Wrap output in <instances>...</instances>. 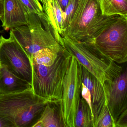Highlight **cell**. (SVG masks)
I'll list each match as a JSON object with an SVG mask.
<instances>
[{
  "mask_svg": "<svg viewBox=\"0 0 127 127\" xmlns=\"http://www.w3.org/2000/svg\"><path fill=\"white\" fill-rule=\"evenodd\" d=\"M63 40L70 55L102 84L113 81L122 73V66L106 56L92 40L80 41L68 37Z\"/></svg>",
  "mask_w": 127,
  "mask_h": 127,
  "instance_id": "cell-1",
  "label": "cell"
},
{
  "mask_svg": "<svg viewBox=\"0 0 127 127\" xmlns=\"http://www.w3.org/2000/svg\"><path fill=\"white\" fill-rule=\"evenodd\" d=\"M71 55L65 49L58 54L53 65L46 66L32 63L33 93L48 102L59 104L63 82Z\"/></svg>",
  "mask_w": 127,
  "mask_h": 127,
  "instance_id": "cell-2",
  "label": "cell"
},
{
  "mask_svg": "<svg viewBox=\"0 0 127 127\" xmlns=\"http://www.w3.org/2000/svg\"><path fill=\"white\" fill-rule=\"evenodd\" d=\"M47 102L35 95L32 89L0 94V116L11 122L15 127H32Z\"/></svg>",
  "mask_w": 127,
  "mask_h": 127,
  "instance_id": "cell-3",
  "label": "cell"
},
{
  "mask_svg": "<svg viewBox=\"0 0 127 127\" xmlns=\"http://www.w3.org/2000/svg\"><path fill=\"white\" fill-rule=\"evenodd\" d=\"M30 59L38 50L49 48L58 53L65 48L56 41L46 20L36 14L29 13L28 24L10 30Z\"/></svg>",
  "mask_w": 127,
  "mask_h": 127,
  "instance_id": "cell-4",
  "label": "cell"
},
{
  "mask_svg": "<svg viewBox=\"0 0 127 127\" xmlns=\"http://www.w3.org/2000/svg\"><path fill=\"white\" fill-rule=\"evenodd\" d=\"M90 40L113 61L118 64L125 63L127 61V17L119 16L95 38Z\"/></svg>",
  "mask_w": 127,
  "mask_h": 127,
  "instance_id": "cell-5",
  "label": "cell"
},
{
  "mask_svg": "<svg viewBox=\"0 0 127 127\" xmlns=\"http://www.w3.org/2000/svg\"><path fill=\"white\" fill-rule=\"evenodd\" d=\"M109 16L102 14L99 0H78L70 24L62 37L84 41L92 29Z\"/></svg>",
  "mask_w": 127,
  "mask_h": 127,
  "instance_id": "cell-6",
  "label": "cell"
},
{
  "mask_svg": "<svg viewBox=\"0 0 127 127\" xmlns=\"http://www.w3.org/2000/svg\"><path fill=\"white\" fill-rule=\"evenodd\" d=\"M81 89L78 62L74 56H71L69 65L64 79L62 97L59 103L64 127H75V119L81 98Z\"/></svg>",
  "mask_w": 127,
  "mask_h": 127,
  "instance_id": "cell-7",
  "label": "cell"
},
{
  "mask_svg": "<svg viewBox=\"0 0 127 127\" xmlns=\"http://www.w3.org/2000/svg\"><path fill=\"white\" fill-rule=\"evenodd\" d=\"M0 61L18 77L32 84V61L20 44L10 32L8 39L0 37Z\"/></svg>",
  "mask_w": 127,
  "mask_h": 127,
  "instance_id": "cell-8",
  "label": "cell"
},
{
  "mask_svg": "<svg viewBox=\"0 0 127 127\" xmlns=\"http://www.w3.org/2000/svg\"><path fill=\"white\" fill-rule=\"evenodd\" d=\"M107 107L115 125L119 117L127 111V69L113 81L104 83Z\"/></svg>",
  "mask_w": 127,
  "mask_h": 127,
  "instance_id": "cell-9",
  "label": "cell"
},
{
  "mask_svg": "<svg viewBox=\"0 0 127 127\" xmlns=\"http://www.w3.org/2000/svg\"><path fill=\"white\" fill-rule=\"evenodd\" d=\"M78 67L81 81L88 88L91 95L93 126L94 127L100 111L105 104H107V94L104 84H102L79 62Z\"/></svg>",
  "mask_w": 127,
  "mask_h": 127,
  "instance_id": "cell-10",
  "label": "cell"
},
{
  "mask_svg": "<svg viewBox=\"0 0 127 127\" xmlns=\"http://www.w3.org/2000/svg\"><path fill=\"white\" fill-rule=\"evenodd\" d=\"M3 1V15L1 21L5 30L28 24L29 13L19 0Z\"/></svg>",
  "mask_w": 127,
  "mask_h": 127,
  "instance_id": "cell-11",
  "label": "cell"
},
{
  "mask_svg": "<svg viewBox=\"0 0 127 127\" xmlns=\"http://www.w3.org/2000/svg\"><path fill=\"white\" fill-rule=\"evenodd\" d=\"M31 89H32L31 84L13 74L5 66L1 65L0 68V94H9Z\"/></svg>",
  "mask_w": 127,
  "mask_h": 127,
  "instance_id": "cell-12",
  "label": "cell"
},
{
  "mask_svg": "<svg viewBox=\"0 0 127 127\" xmlns=\"http://www.w3.org/2000/svg\"><path fill=\"white\" fill-rule=\"evenodd\" d=\"M38 120L42 122L43 127H64L60 110L51 106L47 102Z\"/></svg>",
  "mask_w": 127,
  "mask_h": 127,
  "instance_id": "cell-13",
  "label": "cell"
},
{
  "mask_svg": "<svg viewBox=\"0 0 127 127\" xmlns=\"http://www.w3.org/2000/svg\"><path fill=\"white\" fill-rule=\"evenodd\" d=\"M75 127H93L92 113L88 103L83 98L79 101L75 119Z\"/></svg>",
  "mask_w": 127,
  "mask_h": 127,
  "instance_id": "cell-14",
  "label": "cell"
},
{
  "mask_svg": "<svg viewBox=\"0 0 127 127\" xmlns=\"http://www.w3.org/2000/svg\"><path fill=\"white\" fill-rule=\"evenodd\" d=\"M58 53L49 48H43L36 52L31 59L32 63L46 66H50L54 64Z\"/></svg>",
  "mask_w": 127,
  "mask_h": 127,
  "instance_id": "cell-15",
  "label": "cell"
},
{
  "mask_svg": "<svg viewBox=\"0 0 127 127\" xmlns=\"http://www.w3.org/2000/svg\"><path fill=\"white\" fill-rule=\"evenodd\" d=\"M94 127H115L107 104H105L100 111Z\"/></svg>",
  "mask_w": 127,
  "mask_h": 127,
  "instance_id": "cell-16",
  "label": "cell"
},
{
  "mask_svg": "<svg viewBox=\"0 0 127 127\" xmlns=\"http://www.w3.org/2000/svg\"><path fill=\"white\" fill-rule=\"evenodd\" d=\"M27 12L36 14L42 17L44 15L43 6L38 0H19Z\"/></svg>",
  "mask_w": 127,
  "mask_h": 127,
  "instance_id": "cell-17",
  "label": "cell"
},
{
  "mask_svg": "<svg viewBox=\"0 0 127 127\" xmlns=\"http://www.w3.org/2000/svg\"><path fill=\"white\" fill-rule=\"evenodd\" d=\"M78 1V0H69L67 6L64 12V21L63 26V35L64 32L70 24L76 8Z\"/></svg>",
  "mask_w": 127,
  "mask_h": 127,
  "instance_id": "cell-18",
  "label": "cell"
},
{
  "mask_svg": "<svg viewBox=\"0 0 127 127\" xmlns=\"http://www.w3.org/2000/svg\"><path fill=\"white\" fill-rule=\"evenodd\" d=\"M102 14L105 16H122L118 10L111 3L110 0H99Z\"/></svg>",
  "mask_w": 127,
  "mask_h": 127,
  "instance_id": "cell-19",
  "label": "cell"
},
{
  "mask_svg": "<svg viewBox=\"0 0 127 127\" xmlns=\"http://www.w3.org/2000/svg\"><path fill=\"white\" fill-rule=\"evenodd\" d=\"M121 15L127 17V0H110Z\"/></svg>",
  "mask_w": 127,
  "mask_h": 127,
  "instance_id": "cell-20",
  "label": "cell"
},
{
  "mask_svg": "<svg viewBox=\"0 0 127 127\" xmlns=\"http://www.w3.org/2000/svg\"><path fill=\"white\" fill-rule=\"evenodd\" d=\"M82 89L81 95L82 98L85 99L88 104L92 112V102H91V95L88 88L81 82ZM93 116V115H92Z\"/></svg>",
  "mask_w": 127,
  "mask_h": 127,
  "instance_id": "cell-21",
  "label": "cell"
},
{
  "mask_svg": "<svg viewBox=\"0 0 127 127\" xmlns=\"http://www.w3.org/2000/svg\"><path fill=\"white\" fill-rule=\"evenodd\" d=\"M115 127H127V111L123 112L119 117Z\"/></svg>",
  "mask_w": 127,
  "mask_h": 127,
  "instance_id": "cell-22",
  "label": "cell"
},
{
  "mask_svg": "<svg viewBox=\"0 0 127 127\" xmlns=\"http://www.w3.org/2000/svg\"><path fill=\"white\" fill-rule=\"evenodd\" d=\"M0 127H15L11 122L0 116Z\"/></svg>",
  "mask_w": 127,
  "mask_h": 127,
  "instance_id": "cell-23",
  "label": "cell"
},
{
  "mask_svg": "<svg viewBox=\"0 0 127 127\" xmlns=\"http://www.w3.org/2000/svg\"><path fill=\"white\" fill-rule=\"evenodd\" d=\"M59 3L64 12H65L68 4L69 0H58Z\"/></svg>",
  "mask_w": 127,
  "mask_h": 127,
  "instance_id": "cell-24",
  "label": "cell"
},
{
  "mask_svg": "<svg viewBox=\"0 0 127 127\" xmlns=\"http://www.w3.org/2000/svg\"><path fill=\"white\" fill-rule=\"evenodd\" d=\"M38 0L42 3L43 10L48 8L49 5L50 0Z\"/></svg>",
  "mask_w": 127,
  "mask_h": 127,
  "instance_id": "cell-25",
  "label": "cell"
},
{
  "mask_svg": "<svg viewBox=\"0 0 127 127\" xmlns=\"http://www.w3.org/2000/svg\"><path fill=\"white\" fill-rule=\"evenodd\" d=\"M3 0H0V20H1L2 18L3 15Z\"/></svg>",
  "mask_w": 127,
  "mask_h": 127,
  "instance_id": "cell-26",
  "label": "cell"
},
{
  "mask_svg": "<svg viewBox=\"0 0 127 127\" xmlns=\"http://www.w3.org/2000/svg\"><path fill=\"white\" fill-rule=\"evenodd\" d=\"M32 127H43L42 122L40 120H38Z\"/></svg>",
  "mask_w": 127,
  "mask_h": 127,
  "instance_id": "cell-27",
  "label": "cell"
},
{
  "mask_svg": "<svg viewBox=\"0 0 127 127\" xmlns=\"http://www.w3.org/2000/svg\"><path fill=\"white\" fill-rule=\"evenodd\" d=\"M1 62H0V67H1Z\"/></svg>",
  "mask_w": 127,
  "mask_h": 127,
  "instance_id": "cell-28",
  "label": "cell"
},
{
  "mask_svg": "<svg viewBox=\"0 0 127 127\" xmlns=\"http://www.w3.org/2000/svg\"></svg>",
  "mask_w": 127,
  "mask_h": 127,
  "instance_id": "cell-29",
  "label": "cell"
}]
</instances>
